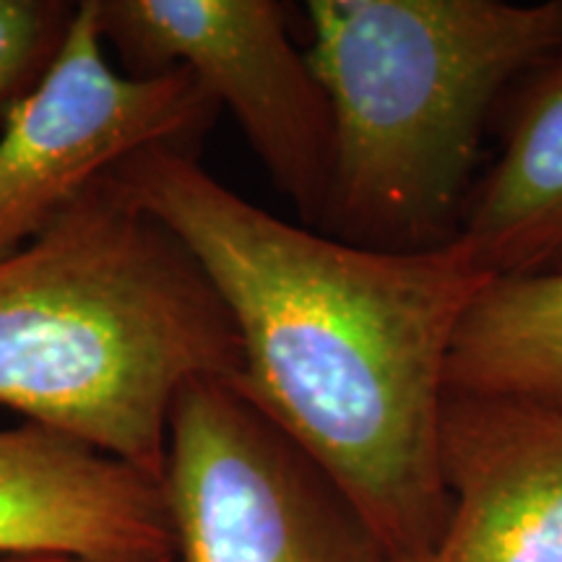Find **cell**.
Returning a JSON list of instances; mask_svg holds the SVG:
<instances>
[{
	"instance_id": "1",
	"label": "cell",
	"mask_w": 562,
	"mask_h": 562,
	"mask_svg": "<svg viewBox=\"0 0 562 562\" xmlns=\"http://www.w3.org/2000/svg\"><path fill=\"white\" fill-rule=\"evenodd\" d=\"M110 182L182 243L227 307L237 389L326 472L393 562L451 510L440 417L456 331L487 279L459 243L385 252L292 224L222 186L195 151H140Z\"/></svg>"
},
{
	"instance_id": "2",
	"label": "cell",
	"mask_w": 562,
	"mask_h": 562,
	"mask_svg": "<svg viewBox=\"0 0 562 562\" xmlns=\"http://www.w3.org/2000/svg\"><path fill=\"white\" fill-rule=\"evenodd\" d=\"M240 372L206 273L110 178L0 261V406L32 425L161 482L180 391Z\"/></svg>"
},
{
	"instance_id": "3",
	"label": "cell",
	"mask_w": 562,
	"mask_h": 562,
	"mask_svg": "<svg viewBox=\"0 0 562 562\" xmlns=\"http://www.w3.org/2000/svg\"><path fill=\"white\" fill-rule=\"evenodd\" d=\"M307 60L334 117L323 235L448 248L492 110L562 47V0H307Z\"/></svg>"
},
{
	"instance_id": "4",
	"label": "cell",
	"mask_w": 562,
	"mask_h": 562,
	"mask_svg": "<svg viewBox=\"0 0 562 562\" xmlns=\"http://www.w3.org/2000/svg\"><path fill=\"white\" fill-rule=\"evenodd\" d=\"M161 487L175 562H393L347 492L235 381L180 391Z\"/></svg>"
},
{
	"instance_id": "5",
	"label": "cell",
	"mask_w": 562,
	"mask_h": 562,
	"mask_svg": "<svg viewBox=\"0 0 562 562\" xmlns=\"http://www.w3.org/2000/svg\"><path fill=\"white\" fill-rule=\"evenodd\" d=\"M100 0H81L58 53L0 125V261L140 151H199L216 102L186 68L121 74Z\"/></svg>"
},
{
	"instance_id": "6",
	"label": "cell",
	"mask_w": 562,
	"mask_h": 562,
	"mask_svg": "<svg viewBox=\"0 0 562 562\" xmlns=\"http://www.w3.org/2000/svg\"><path fill=\"white\" fill-rule=\"evenodd\" d=\"M102 37L136 74L191 70L227 104L302 224L321 229L334 167V117L305 50L273 0H100Z\"/></svg>"
},
{
	"instance_id": "7",
	"label": "cell",
	"mask_w": 562,
	"mask_h": 562,
	"mask_svg": "<svg viewBox=\"0 0 562 562\" xmlns=\"http://www.w3.org/2000/svg\"><path fill=\"white\" fill-rule=\"evenodd\" d=\"M440 469L448 521L404 562H562V414L448 391Z\"/></svg>"
},
{
	"instance_id": "8",
	"label": "cell",
	"mask_w": 562,
	"mask_h": 562,
	"mask_svg": "<svg viewBox=\"0 0 562 562\" xmlns=\"http://www.w3.org/2000/svg\"><path fill=\"white\" fill-rule=\"evenodd\" d=\"M175 562L165 487L47 427L0 430V560Z\"/></svg>"
},
{
	"instance_id": "9",
	"label": "cell",
	"mask_w": 562,
	"mask_h": 562,
	"mask_svg": "<svg viewBox=\"0 0 562 562\" xmlns=\"http://www.w3.org/2000/svg\"><path fill=\"white\" fill-rule=\"evenodd\" d=\"M513 89L503 151L456 237L487 281L562 271V47Z\"/></svg>"
},
{
	"instance_id": "10",
	"label": "cell",
	"mask_w": 562,
	"mask_h": 562,
	"mask_svg": "<svg viewBox=\"0 0 562 562\" xmlns=\"http://www.w3.org/2000/svg\"><path fill=\"white\" fill-rule=\"evenodd\" d=\"M448 391L562 414V271L492 279L456 331Z\"/></svg>"
},
{
	"instance_id": "11",
	"label": "cell",
	"mask_w": 562,
	"mask_h": 562,
	"mask_svg": "<svg viewBox=\"0 0 562 562\" xmlns=\"http://www.w3.org/2000/svg\"><path fill=\"white\" fill-rule=\"evenodd\" d=\"M74 13L58 0H0V125L50 66Z\"/></svg>"
},
{
	"instance_id": "12",
	"label": "cell",
	"mask_w": 562,
	"mask_h": 562,
	"mask_svg": "<svg viewBox=\"0 0 562 562\" xmlns=\"http://www.w3.org/2000/svg\"><path fill=\"white\" fill-rule=\"evenodd\" d=\"M0 562H76V560L55 558V554H32V558H9V560H0Z\"/></svg>"
}]
</instances>
